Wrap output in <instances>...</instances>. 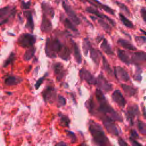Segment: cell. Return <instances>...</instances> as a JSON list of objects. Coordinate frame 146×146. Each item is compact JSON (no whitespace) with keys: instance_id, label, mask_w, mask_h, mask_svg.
Returning <instances> with one entry per match:
<instances>
[{"instance_id":"obj_48","label":"cell","mask_w":146,"mask_h":146,"mask_svg":"<svg viewBox=\"0 0 146 146\" xmlns=\"http://www.w3.org/2000/svg\"><path fill=\"white\" fill-rule=\"evenodd\" d=\"M130 133H131V137L135 139L136 138H138L139 137V135L137 133V132H136V131L133 130V129H132L130 132Z\"/></svg>"},{"instance_id":"obj_20","label":"cell","mask_w":146,"mask_h":146,"mask_svg":"<svg viewBox=\"0 0 146 146\" xmlns=\"http://www.w3.org/2000/svg\"><path fill=\"white\" fill-rule=\"evenodd\" d=\"M117 56L120 60L124 62V63L127 64H129L132 63L131 62V59H130L129 55L127 54V53L123 50L118 49L117 50Z\"/></svg>"},{"instance_id":"obj_7","label":"cell","mask_w":146,"mask_h":146,"mask_svg":"<svg viewBox=\"0 0 146 146\" xmlns=\"http://www.w3.org/2000/svg\"><path fill=\"white\" fill-rule=\"evenodd\" d=\"M79 76L83 80H85L88 84L90 85L96 84V79L91 74V73L83 68L79 71Z\"/></svg>"},{"instance_id":"obj_50","label":"cell","mask_w":146,"mask_h":146,"mask_svg":"<svg viewBox=\"0 0 146 146\" xmlns=\"http://www.w3.org/2000/svg\"><path fill=\"white\" fill-rule=\"evenodd\" d=\"M55 146H67V144L65 143L64 142H63V141H60L59 143H58Z\"/></svg>"},{"instance_id":"obj_38","label":"cell","mask_w":146,"mask_h":146,"mask_svg":"<svg viewBox=\"0 0 146 146\" xmlns=\"http://www.w3.org/2000/svg\"><path fill=\"white\" fill-rule=\"evenodd\" d=\"M15 58V54L14 53H11V54L10 55V56L7 58V59L4 62V64H3V67H7V66L11 64V63H13L14 59Z\"/></svg>"},{"instance_id":"obj_11","label":"cell","mask_w":146,"mask_h":146,"mask_svg":"<svg viewBox=\"0 0 146 146\" xmlns=\"http://www.w3.org/2000/svg\"><path fill=\"white\" fill-rule=\"evenodd\" d=\"M114 74L117 79H119L122 81L127 82L130 79L127 71L120 66L115 67Z\"/></svg>"},{"instance_id":"obj_23","label":"cell","mask_w":146,"mask_h":146,"mask_svg":"<svg viewBox=\"0 0 146 146\" xmlns=\"http://www.w3.org/2000/svg\"><path fill=\"white\" fill-rule=\"evenodd\" d=\"M117 43L121 46L122 47L128 50H136V48L132 44H131L129 42L127 41V40L123 39H119L117 40Z\"/></svg>"},{"instance_id":"obj_6","label":"cell","mask_w":146,"mask_h":146,"mask_svg":"<svg viewBox=\"0 0 146 146\" xmlns=\"http://www.w3.org/2000/svg\"><path fill=\"white\" fill-rule=\"evenodd\" d=\"M100 119L102 120L103 125L110 133L115 136L119 135V131L117 128L112 120L106 116L100 117Z\"/></svg>"},{"instance_id":"obj_36","label":"cell","mask_w":146,"mask_h":146,"mask_svg":"<svg viewBox=\"0 0 146 146\" xmlns=\"http://www.w3.org/2000/svg\"><path fill=\"white\" fill-rule=\"evenodd\" d=\"M137 127L141 133L146 135V124L145 123L140 120H138L137 123Z\"/></svg>"},{"instance_id":"obj_28","label":"cell","mask_w":146,"mask_h":146,"mask_svg":"<svg viewBox=\"0 0 146 146\" xmlns=\"http://www.w3.org/2000/svg\"><path fill=\"white\" fill-rule=\"evenodd\" d=\"M121 87L123 88V90H124L125 94L127 95H128V96H132L136 92V89H135L134 88H133L132 87H131L130 86H128V85H127L125 84H121Z\"/></svg>"},{"instance_id":"obj_17","label":"cell","mask_w":146,"mask_h":146,"mask_svg":"<svg viewBox=\"0 0 146 146\" xmlns=\"http://www.w3.org/2000/svg\"><path fill=\"white\" fill-rule=\"evenodd\" d=\"M40 29L43 32L48 33L52 30V24L48 17L43 15L40 25Z\"/></svg>"},{"instance_id":"obj_4","label":"cell","mask_w":146,"mask_h":146,"mask_svg":"<svg viewBox=\"0 0 146 146\" xmlns=\"http://www.w3.org/2000/svg\"><path fill=\"white\" fill-rule=\"evenodd\" d=\"M16 9L15 7L6 6L0 9V26L9 21L13 18L15 14Z\"/></svg>"},{"instance_id":"obj_22","label":"cell","mask_w":146,"mask_h":146,"mask_svg":"<svg viewBox=\"0 0 146 146\" xmlns=\"http://www.w3.org/2000/svg\"><path fill=\"white\" fill-rule=\"evenodd\" d=\"M24 13H25V17L26 18V19H27L26 27H27L31 31H33L34 25V21H33L32 14L30 11H26Z\"/></svg>"},{"instance_id":"obj_16","label":"cell","mask_w":146,"mask_h":146,"mask_svg":"<svg viewBox=\"0 0 146 146\" xmlns=\"http://www.w3.org/2000/svg\"><path fill=\"white\" fill-rule=\"evenodd\" d=\"M143 62H146V52L139 51L133 53L131 59L132 63L139 64Z\"/></svg>"},{"instance_id":"obj_5","label":"cell","mask_w":146,"mask_h":146,"mask_svg":"<svg viewBox=\"0 0 146 146\" xmlns=\"http://www.w3.org/2000/svg\"><path fill=\"white\" fill-rule=\"evenodd\" d=\"M35 42V36L29 33H23L18 39V45L23 48L31 47Z\"/></svg>"},{"instance_id":"obj_2","label":"cell","mask_w":146,"mask_h":146,"mask_svg":"<svg viewBox=\"0 0 146 146\" xmlns=\"http://www.w3.org/2000/svg\"><path fill=\"white\" fill-rule=\"evenodd\" d=\"M88 129L92 136L94 143L96 146H111L108 137L99 124L90 120Z\"/></svg>"},{"instance_id":"obj_18","label":"cell","mask_w":146,"mask_h":146,"mask_svg":"<svg viewBox=\"0 0 146 146\" xmlns=\"http://www.w3.org/2000/svg\"><path fill=\"white\" fill-rule=\"evenodd\" d=\"M42 8L44 13V16L46 17H49L52 18L54 15V10L53 8L51 7V6L45 2H43L42 4Z\"/></svg>"},{"instance_id":"obj_47","label":"cell","mask_w":146,"mask_h":146,"mask_svg":"<svg viewBox=\"0 0 146 146\" xmlns=\"http://www.w3.org/2000/svg\"><path fill=\"white\" fill-rule=\"evenodd\" d=\"M140 13H141V15L143 20L144 21H146V9L145 7L141 8V9L140 10Z\"/></svg>"},{"instance_id":"obj_19","label":"cell","mask_w":146,"mask_h":146,"mask_svg":"<svg viewBox=\"0 0 146 146\" xmlns=\"http://www.w3.org/2000/svg\"><path fill=\"white\" fill-rule=\"evenodd\" d=\"M102 53L99 50H96L94 48L91 47L90 50V56L94 62L97 65H99L100 58L102 57Z\"/></svg>"},{"instance_id":"obj_30","label":"cell","mask_w":146,"mask_h":146,"mask_svg":"<svg viewBox=\"0 0 146 146\" xmlns=\"http://www.w3.org/2000/svg\"><path fill=\"white\" fill-rule=\"evenodd\" d=\"M82 48H83V51L84 54L85 55V56H87L88 51H90V50L91 48V45L90 42L89 41V40L87 38H85L83 40Z\"/></svg>"},{"instance_id":"obj_45","label":"cell","mask_w":146,"mask_h":146,"mask_svg":"<svg viewBox=\"0 0 146 146\" xmlns=\"http://www.w3.org/2000/svg\"><path fill=\"white\" fill-rule=\"evenodd\" d=\"M129 141H130L132 146H143L141 144H140L135 139L132 138L131 137H129Z\"/></svg>"},{"instance_id":"obj_34","label":"cell","mask_w":146,"mask_h":146,"mask_svg":"<svg viewBox=\"0 0 146 146\" xmlns=\"http://www.w3.org/2000/svg\"><path fill=\"white\" fill-rule=\"evenodd\" d=\"M86 107L88 109V111L94 114V109H95V104L94 102L92 99V98H91L89 99L86 102Z\"/></svg>"},{"instance_id":"obj_46","label":"cell","mask_w":146,"mask_h":146,"mask_svg":"<svg viewBox=\"0 0 146 146\" xmlns=\"http://www.w3.org/2000/svg\"><path fill=\"white\" fill-rule=\"evenodd\" d=\"M134 79L137 81L141 80V71L139 72V70L138 71L136 72V74L134 75Z\"/></svg>"},{"instance_id":"obj_13","label":"cell","mask_w":146,"mask_h":146,"mask_svg":"<svg viewBox=\"0 0 146 146\" xmlns=\"http://www.w3.org/2000/svg\"><path fill=\"white\" fill-rule=\"evenodd\" d=\"M111 96L113 100L115 103H116L119 106L121 107H124L126 104V100L120 90H117L114 91Z\"/></svg>"},{"instance_id":"obj_53","label":"cell","mask_w":146,"mask_h":146,"mask_svg":"<svg viewBox=\"0 0 146 146\" xmlns=\"http://www.w3.org/2000/svg\"><path fill=\"white\" fill-rule=\"evenodd\" d=\"M145 48H146V47H145Z\"/></svg>"},{"instance_id":"obj_27","label":"cell","mask_w":146,"mask_h":146,"mask_svg":"<svg viewBox=\"0 0 146 146\" xmlns=\"http://www.w3.org/2000/svg\"><path fill=\"white\" fill-rule=\"evenodd\" d=\"M21 81L22 79L18 77L9 76L5 79V84L9 86H15L19 83Z\"/></svg>"},{"instance_id":"obj_14","label":"cell","mask_w":146,"mask_h":146,"mask_svg":"<svg viewBox=\"0 0 146 146\" xmlns=\"http://www.w3.org/2000/svg\"><path fill=\"white\" fill-rule=\"evenodd\" d=\"M86 11H87V12H88V13H90L93 14L95 15L96 17H99V18H102V19H104V18L106 19L112 26H115V21H114L113 19H111L109 17H108V16H107V15H104V14H103L102 13H101L100 12H99V11L97 9H96L95 8L92 7H91V6H89V7H86Z\"/></svg>"},{"instance_id":"obj_40","label":"cell","mask_w":146,"mask_h":146,"mask_svg":"<svg viewBox=\"0 0 146 146\" xmlns=\"http://www.w3.org/2000/svg\"><path fill=\"white\" fill-rule=\"evenodd\" d=\"M66 99L61 95L58 96V106L59 107L64 106L66 105Z\"/></svg>"},{"instance_id":"obj_33","label":"cell","mask_w":146,"mask_h":146,"mask_svg":"<svg viewBox=\"0 0 146 146\" xmlns=\"http://www.w3.org/2000/svg\"><path fill=\"white\" fill-rule=\"evenodd\" d=\"M63 24L66 27L68 28V29H70L71 30L74 31V32H78L77 29L75 27V26L74 25V24L71 22V21L68 18H64L63 20Z\"/></svg>"},{"instance_id":"obj_32","label":"cell","mask_w":146,"mask_h":146,"mask_svg":"<svg viewBox=\"0 0 146 146\" xmlns=\"http://www.w3.org/2000/svg\"><path fill=\"white\" fill-rule=\"evenodd\" d=\"M102 58L103 59V68L110 75H112V69L108 62V61L106 60V58L102 55Z\"/></svg>"},{"instance_id":"obj_49","label":"cell","mask_w":146,"mask_h":146,"mask_svg":"<svg viewBox=\"0 0 146 146\" xmlns=\"http://www.w3.org/2000/svg\"><path fill=\"white\" fill-rule=\"evenodd\" d=\"M118 143L120 146H128L127 143L121 138L119 139L118 140Z\"/></svg>"},{"instance_id":"obj_9","label":"cell","mask_w":146,"mask_h":146,"mask_svg":"<svg viewBox=\"0 0 146 146\" xmlns=\"http://www.w3.org/2000/svg\"><path fill=\"white\" fill-rule=\"evenodd\" d=\"M139 114L140 112L139 110V107L136 104L131 105L128 107L127 112L126 113V117L131 125H133V120L134 117L139 115Z\"/></svg>"},{"instance_id":"obj_24","label":"cell","mask_w":146,"mask_h":146,"mask_svg":"<svg viewBox=\"0 0 146 146\" xmlns=\"http://www.w3.org/2000/svg\"><path fill=\"white\" fill-rule=\"evenodd\" d=\"M72 44L73 52H74V55L75 59L78 63L80 64L82 62V56H81L79 47L76 44V43H75L74 41L72 42Z\"/></svg>"},{"instance_id":"obj_15","label":"cell","mask_w":146,"mask_h":146,"mask_svg":"<svg viewBox=\"0 0 146 146\" xmlns=\"http://www.w3.org/2000/svg\"><path fill=\"white\" fill-rule=\"evenodd\" d=\"M53 70L56 80L58 81L61 80L65 74V71L63 66L60 63H56L54 64Z\"/></svg>"},{"instance_id":"obj_10","label":"cell","mask_w":146,"mask_h":146,"mask_svg":"<svg viewBox=\"0 0 146 146\" xmlns=\"http://www.w3.org/2000/svg\"><path fill=\"white\" fill-rule=\"evenodd\" d=\"M62 6L65 12L70 17V18L71 19V20L74 22V23L76 25H79L80 23V20L74 10L65 2H63Z\"/></svg>"},{"instance_id":"obj_43","label":"cell","mask_w":146,"mask_h":146,"mask_svg":"<svg viewBox=\"0 0 146 146\" xmlns=\"http://www.w3.org/2000/svg\"><path fill=\"white\" fill-rule=\"evenodd\" d=\"M45 76H46V75H44V76H43V77L39 78V79L36 82V83L35 84V89L37 90V89H38V88L40 87V85L43 83V81H44V79H45Z\"/></svg>"},{"instance_id":"obj_54","label":"cell","mask_w":146,"mask_h":146,"mask_svg":"<svg viewBox=\"0 0 146 146\" xmlns=\"http://www.w3.org/2000/svg\"><path fill=\"white\" fill-rule=\"evenodd\" d=\"M145 22H146V21H145Z\"/></svg>"},{"instance_id":"obj_1","label":"cell","mask_w":146,"mask_h":146,"mask_svg":"<svg viewBox=\"0 0 146 146\" xmlns=\"http://www.w3.org/2000/svg\"><path fill=\"white\" fill-rule=\"evenodd\" d=\"M95 94L96 99L99 103V106L97 109V111L100 115V118L106 116L110 118L113 121H123L121 116H120V115L108 103L104 94L100 90L96 89Z\"/></svg>"},{"instance_id":"obj_42","label":"cell","mask_w":146,"mask_h":146,"mask_svg":"<svg viewBox=\"0 0 146 146\" xmlns=\"http://www.w3.org/2000/svg\"><path fill=\"white\" fill-rule=\"evenodd\" d=\"M67 133V136L70 137V139L71 140V142L74 143L76 141V137L75 136V135L71 131H66Z\"/></svg>"},{"instance_id":"obj_8","label":"cell","mask_w":146,"mask_h":146,"mask_svg":"<svg viewBox=\"0 0 146 146\" xmlns=\"http://www.w3.org/2000/svg\"><path fill=\"white\" fill-rule=\"evenodd\" d=\"M96 84L100 89L105 91H110L112 89V85L102 74H100L98 76L96 79Z\"/></svg>"},{"instance_id":"obj_52","label":"cell","mask_w":146,"mask_h":146,"mask_svg":"<svg viewBox=\"0 0 146 146\" xmlns=\"http://www.w3.org/2000/svg\"><path fill=\"white\" fill-rule=\"evenodd\" d=\"M79 146H87V145L86 144H84V143H83V144H82L81 145H80Z\"/></svg>"},{"instance_id":"obj_31","label":"cell","mask_w":146,"mask_h":146,"mask_svg":"<svg viewBox=\"0 0 146 146\" xmlns=\"http://www.w3.org/2000/svg\"><path fill=\"white\" fill-rule=\"evenodd\" d=\"M119 18L120 21L123 22V23L128 28H133V25L132 22L130 21L128 18H127L123 14L121 13H119Z\"/></svg>"},{"instance_id":"obj_3","label":"cell","mask_w":146,"mask_h":146,"mask_svg":"<svg viewBox=\"0 0 146 146\" xmlns=\"http://www.w3.org/2000/svg\"><path fill=\"white\" fill-rule=\"evenodd\" d=\"M62 45L63 44L57 38H47L45 45V53L46 56L51 58H56V54L59 53Z\"/></svg>"},{"instance_id":"obj_51","label":"cell","mask_w":146,"mask_h":146,"mask_svg":"<svg viewBox=\"0 0 146 146\" xmlns=\"http://www.w3.org/2000/svg\"><path fill=\"white\" fill-rule=\"evenodd\" d=\"M141 107H142V111H143V112L144 117L145 119L146 118V110H145V106L143 107V105L141 106Z\"/></svg>"},{"instance_id":"obj_12","label":"cell","mask_w":146,"mask_h":146,"mask_svg":"<svg viewBox=\"0 0 146 146\" xmlns=\"http://www.w3.org/2000/svg\"><path fill=\"white\" fill-rule=\"evenodd\" d=\"M43 96L46 102L52 103L56 96L55 88L52 87H48L43 92Z\"/></svg>"},{"instance_id":"obj_35","label":"cell","mask_w":146,"mask_h":146,"mask_svg":"<svg viewBox=\"0 0 146 146\" xmlns=\"http://www.w3.org/2000/svg\"><path fill=\"white\" fill-rule=\"evenodd\" d=\"M60 124L63 127H68L70 123L69 118L62 114H60Z\"/></svg>"},{"instance_id":"obj_25","label":"cell","mask_w":146,"mask_h":146,"mask_svg":"<svg viewBox=\"0 0 146 146\" xmlns=\"http://www.w3.org/2000/svg\"><path fill=\"white\" fill-rule=\"evenodd\" d=\"M100 48L103 50V51H104L107 55L114 54L110 45L108 44L107 40L104 38H103L102 40V42L100 45Z\"/></svg>"},{"instance_id":"obj_26","label":"cell","mask_w":146,"mask_h":146,"mask_svg":"<svg viewBox=\"0 0 146 146\" xmlns=\"http://www.w3.org/2000/svg\"><path fill=\"white\" fill-rule=\"evenodd\" d=\"M89 3H90L91 4L93 5L95 7H100V9H102L103 10H104L105 11H106L107 13H110V14H112V15H115V12L112 9L110 8L109 6H108L107 5H104V4H102L100 2L97 1H95L94 2H96L97 4H95L93 2H91V1H88Z\"/></svg>"},{"instance_id":"obj_41","label":"cell","mask_w":146,"mask_h":146,"mask_svg":"<svg viewBox=\"0 0 146 146\" xmlns=\"http://www.w3.org/2000/svg\"><path fill=\"white\" fill-rule=\"evenodd\" d=\"M135 39L138 44H143L145 43L146 41V38L144 36H136L135 37Z\"/></svg>"},{"instance_id":"obj_29","label":"cell","mask_w":146,"mask_h":146,"mask_svg":"<svg viewBox=\"0 0 146 146\" xmlns=\"http://www.w3.org/2000/svg\"><path fill=\"white\" fill-rule=\"evenodd\" d=\"M35 52V48L33 46L30 47L25 52L23 55V59L26 61L30 60L33 56Z\"/></svg>"},{"instance_id":"obj_21","label":"cell","mask_w":146,"mask_h":146,"mask_svg":"<svg viewBox=\"0 0 146 146\" xmlns=\"http://www.w3.org/2000/svg\"><path fill=\"white\" fill-rule=\"evenodd\" d=\"M58 55L62 59L68 60L70 57V50L66 46L62 45V47L58 53Z\"/></svg>"},{"instance_id":"obj_37","label":"cell","mask_w":146,"mask_h":146,"mask_svg":"<svg viewBox=\"0 0 146 146\" xmlns=\"http://www.w3.org/2000/svg\"><path fill=\"white\" fill-rule=\"evenodd\" d=\"M98 23L107 33H110L111 31V28L110 26L107 23H106L104 20L98 19Z\"/></svg>"},{"instance_id":"obj_44","label":"cell","mask_w":146,"mask_h":146,"mask_svg":"<svg viewBox=\"0 0 146 146\" xmlns=\"http://www.w3.org/2000/svg\"><path fill=\"white\" fill-rule=\"evenodd\" d=\"M21 6L23 9H28L30 6V1H28V2L22 1Z\"/></svg>"},{"instance_id":"obj_39","label":"cell","mask_w":146,"mask_h":146,"mask_svg":"<svg viewBox=\"0 0 146 146\" xmlns=\"http://www.w3.org/2000/svg\"><path fill=\"white\" fill-rule=\"evenodd\" d=\"M116 4L117 5V6L120 8V9H121L123 11H124L127 15H128V16L130 15V11H129L128 8L124 3H121V2H118V1L116 2Z\"/></svg>"}]
</instances>
